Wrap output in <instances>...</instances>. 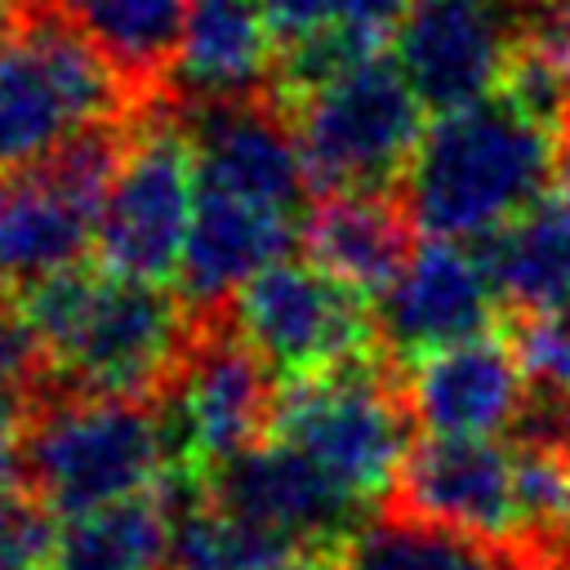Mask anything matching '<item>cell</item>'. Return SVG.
<instances>
[{
	"instance_id": "1",
	"label": "cell",
	"mask_w": 570,
	"mask_h": 570,
	"mask_svg": "<svg viewBox=\"0 0 570 570\" xmlns=\"http://www.w3.org/2000/svg\"><path fill=\"white\" fill-rule=\"evenodd\" d=\"M18 294L49 361V383L40 392L151 401L178 370L200 321L178 289L85 258Z\"/></svg>"
},
{
	"instance_id": "2",
	"label": "cell",
	"mask_w": 570,
	"mask_h": 570,
	"mask_svg": "<svg viewBox=\"0 0 570 570\" xmlns=\"http://www.w3.org/2000/svg\"><path fill=\"white\" fill-rule=\"evenodd\" d=\"M557 151V129L494 89L472 107L436 116L401 196L419 232L472 245L548 191Z\"/></svg>"
},
{
	"instance_id": "3",
	"label": "cell",
	"mask_w": 570,
	"mask_h": 570,
	"mask_svg": "<svg viewBox=\"0 0 570 570\" xmlns=\"http://www.w3.org/2000/svg\"><path fill=\"white\" fill-rule=\"evenodd\" d=\"M387 347L276 387L272 441L294 445L361 503L392 494L414 445V410Z\"/></svg>"
},
{
	"instance_id": "4",
	"label": "cell",
	"mask_w": 570,
	"mask_h": 570,
	"mask_svg": "<svg viewBox=\"0 0 570 570\" xmlns=\"http://www.w3.org/2000/svg\"><path fill=\"white\" fill-rule=\"evenodd\" d=\"M142 107L58 9L27 0L18 31L0 45V174L36 165L80 129L129 120Z\"/></svg>"
},
{
	"instance_id": "5",
	"label": "cell",
	"mask_w": 570,
	"mask_h": 570,
	"mask_svg": "<svg viewBox=\"0 0 570 570\" xmlns=\"http://www.w3.org/2000/svg\"><path fill=\"white\" fill-rule=\"evenodd\" d=\"M165 441L147 396L36 392L22 445V485L58 517L151 490Z\"/></svg>"
},
{
	"instance_id": "6",
	"label": "cell",
	"mask_w": 570,
	"mask_h": 570,
	"mask_svg": "<svg viewBox=\"0 0 570 570\" xmlns=\"http://www.w3.org/2000/svg\"><path fill=\"white\" fill-rule=\"evenodd\" d=\"M303 165L316 196L330 191H401L410 160L428 134L423 98L396 58H365L289 107Z\"/></svg>"
},
{
	"instance_id": "7",
	"label": "cell",
	"mask_w": 570,
	"mask_h": 570,
	"mask_svg": "<svg viewBox=\"0 0 570 570\" xmlns=\"http://www.w3.org/2000/svg\"><path fill=\"white\" fill-rule=\"evenodd\" d=\"M276 387V374L236 334L227 307L200 316L178 370L151 396L165 441V476L209 485L223 463L267 436Z\"/></svg>"
},
{
	"instance_id": "8",
	"label": "cell",
	"mask_w": 570,
	"mask_h": 570,
	"mask_svg": "<svg viewBox=\"0 0 570 570\" xmlns=\"http://www.w3.org/2000/svg\"><path fill=\"white\" fill-rule=\"evenodd\" d=\"M134 116L89 125L45 160L0 174V281L22 289L85 258Z\"/></svg>"
},
{
	"instance_id": "9",
	"label": "cell",
	"mask_w": 570,
	"mask_h": 570,
	"mask_svg": "<svg viewBox=\"0 0 570 570\" xmlns=\"http://www.w3.org/2000/svg\"><path fill=\"white\" fill-rule=\"evenodd\" d=\"M196 214V156L174 98L134 116L125 156L102 196L98 258L125 276L165 281L178 272Z\"/></svg>"
},
{
	"instance_id": "10",
	"label": "cell",
	"mask_w": 570,
	"mask_h": 570,
	"mask_svg": "<svg viewBox=\"0 0 570 570\" xmlns=\"http://www.w3.org/2000/svg\"><path fill=\"white\" fill-rule=\"evenodd\" d=\"M227 316L276 383L307 379L383 347L370 298L343 285L316 258L285 254L267 263L232 294Z\"/></svg>"
},
{
	"instance_id": "11",
	"label": "cell",
	"mask_w": 570,
	"mask_h": 570,
	"mask_svg": "<svg viewBox=\"0 0 570 570\" xmlns=\"http://www.w3.org/2000/svg\"><path fill=\"white\" fill-rule=\"evenodd\" d=\"M196 183L276 209L285 218L307 223L312 178L303 165V147L289 111L267 94L249 98H214V102H178Z\"/></svg>"
},
{
	"instance_id": "12",
	"label": "cell",
	"mask_w": 570,
	"mask_h": 570,
	"mask_svg": "<svg viewBox=\"0 0 570 570\" xmlns=\"http://www.w3.org/2000/svg\"><path fill=\"white\" fill-rule=\"evenodd\" d=\"M517 45L508 0H414L396 31V62L428 111L445 116L490 98Z\"/></svg>"
},
{
	"instance_id": "13",
	"label": "cell",
	"mask_w": 570,
	"mask_h": 570,
	"mask_svg": "<svg viewBox=\"0 0 570 570\" xmlns=\"http://www.w3.org/2000/svg\"><path fill=\"white\" fill-rule=\"evenodd\" d=\"M499 289L476 245L432 236L379 298V338L387 356L410 370L441 347L499 330Z\"/></svg>"
},
{
	"instance_id": "14",
	"label": "cell",
	"mask_w": 570,
	"mask_h": 570,
	"mask_svg": "<svg viewBox=\"0 0 570 570\" xmlns=\"http://www.w3.org/2000/svg\"><path fill=\"white\" fill-rule=\"evenodd\" d=\"M383 503L525 548L517 445H494L490 436H423V441H414L401 463V476Z\"/></svg>"
},
{
	"instance_id": "15",
	"label": "cell",
	"mask_w": 570,
	"mask_h": 570,
	"mask_svg": "<svg viewBox=\"0 0 570 570\" xmlns=\"http://www.w3.org/2000/svg\"><path fill=\"white\" fill-rule=\"evenodd\" d=\"M205 490L227 512L294 539L303 552H338L370 508L285 441L249 445L223 463Z\"/></svg>"
},
{
	"instance_id": "16",
	"label": "cell",
	"mask_w": 570,
	"mask_h": 570,
	"mask_svg": "<svg viewBox=\"0 0 570 570\" xmlns=\"http://www.w3.org/2000/svg\"><path fill=\"white\" fill-rule=\"evenodd\" d=\"M521 392V361L499 330L441 347L405 370V396L428 436H494L512 428Z\"/></svg>"
},
{
	"instance_id": "17",
	"label": "cell",
	"mask_w": 570,
	"mask_h": 570,
	"mask_svg": "<svg viewBox=\"0 0 570 570\" xmlns=\"http://www.w3.org/2000/svg\"><path fill=\"white\" fill-rule=\"evenodd\" d=\"M298 236H303L298 218H285L276 209L196 183V214L178 263V294L196 316L223 312L232 294L254 272L285 258Z\"/></svg>"
},
{
	"instance_id": "18",
	"label": "cell",
	"mask_w": 570,
	"mask_h": 570,
	"mask_svg": "<svg viewBox=\"0 0 570 570\" xmlns=\"http://www.w3.org/2000/svg\"><path fill=\"white\" fill-rule=\"evenodd\" d=\"M414 218L401 191H330L303 223V249L343 285L383 298L414 258Z\"/></svg>"
},
{
	"instance_id": "19",
	"label": "cell",
	"mask_w": 570,
	"mask_h": 570,
	"mask_svg": "<svg viewBox=\"0 0 570 570\" xmlns=\"http://www.w3.org/2000/svg\"><path fill=\"white\" fill-rule=\"evenodd\" d=\"M276 71V36L258 0H196L165 98L214 102L267 94Z\"/></svg>"
},
{
	"instance_id": "20",
	"label": "cell",
	"mask_w": 570,
	"mask_h": 570,
	"mask_svg": "<svg viewBox=\"0 0 570 570\" xmlns=\"http://www.w3.org/2000/svg\"><path fill=\"white\" fill-rule=\"evenodd\" d=\"M472 245L508 312L570 303V200L557 187L534 196L517 218Z\"/></svg>"
},
{
	"instance_id": "21",
	"label": "cell",
	"mask_w": 570,
	"mask_h": 570,
	"mask_svg": "<svg viewBox=\"0 0 570 570\" xmlns=\"http://www.w3.org/2000/svg\"><path fill=\"white\" fill-rule=\"evenodd\" d=\"M58 9L120 76L151 102L165 98L196 0H40Z\"/></svg>"
},
{
	"instance_id": "22",
	"label": "cell",
	"mask_w": 570,
	"mask_h": 570,
	"mask_svg": "<svg viewBox=\"0 0 570 570\" xmlns=\"http://www.w3.org/2000/svg\"><path fill=\"white\" fill-rule=\"evenodd\" d=\"M338 570H530V548L387 508L338 548Z\"/></svg>"
},
{
	"instance_id": "23",
	"label": "cell",
	"mask_w": 570,
	"mask_h": 570,
	"mask_svg": "<svg viewBox=\"0 0 570 570\" xmlns=\"http://www.w3.org/2000/svg\"><path fill=\"white\" fill-rule=\"evenodd\" d=\"M169 503V570H285L303 548L209 499L205 481L160 476Z\"/></svg>"
},
{
	"instance_id": "24",
	"label": "cell",
	"mask_w": 570,
	"mask_h": 570,
	"mask_svg": "<svg viewBox=\"0 0 570 570\" xmlns=\"http://www.w3.org/2000/svg\"><path fill=\"white\" fill-rule=\"evenodd\" d=\"M49 570H169V503L151 485L142 494L71 512L53 530Z\"/></svg>"
},
{
	"instance_id": "25",
	"label": "cell",
	"mask_w": 570,
	"mask_h": 570,
	"mask_svg": "<svg viewBox=\"0 0 570 570\" xmlns=\"http://www.w3.org/2000/svg\"><path fill=\"white\" fill-rule=\"evenodd\" d=\"M258 4L267 13L276 49L316 31H352L383 49L414 9V0H258Z\"/></svg>"
},
{
	"instance_id": "26",
	"label": "cell",
	"mask_w": 570,
	"mask_h": 570,
	"mask_svg": "<svg viewBox=\"0 0 570 570\" xmlns=\"http://www.w3.org/2000/svg\"><path fill=\"white\" fill-rule=\"evenodd\" d=\"M512 352L525 383L570 387V303L543 312H512Z\"/></svg>"
},
{
	"instance_id": "27",
	"label": "cell",
	"mask_w": 570,
	"mask_h": 570,
	"mask_svg": "<svg viewBox=\"0 0 570 570\" xmlns=\"http://www.w3.org/2000/svg\"><path fill=\"white\" fill-rule=\"evenodd\" d=\"M49 508L22 481H0V570H36L49 561Z\"/></svg>"
},
{
	"instance_id": "28",
	"label": "cell",
	"mask_w": 570,
	"mask_h": 570,
	"mask_svg": "<svg viewBox=\"0 0 570 570\" xmlns=\"http://www.w3.org/2000/svg\"><path fill=\"white\" fill-rule=\"evenodd\" d=\"M49 383V361L40 330L22 303V294L0 289V387L36 396Z\"/></svg>"
},
{
	"instance_id": "29",
	"label": "cell",
	"mask_w": 570,
	"mask_h": 570,
	"mask_svg": "<svg viewBox=\"0 0 570 570\" xmlns=\"http://www.w3.org/2000/svg\"><path fill=\"white\" fill-rule=\"evenodd\" d=\"M27 419H31V396L0 387V481L22 476V445H27Z\"/></svg>"
},
{
	"instance_id": "30",
	"label": "cell",
	"mask_w": 570,
	"mask_h": 570,
	"mask_svg": "<svg viewBox=\"0 0 570 570\" xmlns=\"http://www.w3.org/2000/svg\"><path fill=\"white\" fill-rule=\"evenodd\" d=\"M530 570H570V534H557L543 548H530Z\"/></svg>"
},
{
	"instance_id": "31",
	"label": "cell",
	"mask_w": 570,
	"mask_h": 570,
	"mask_svg": "<svg viewBox=\"0 0 570 570\" xmlns=\"http://www.w3.org/2000/svg\"><path fill=\"white\" fill-rule=\"evenodd\" d=\"M285 570H338V566H334V552H303V557L289 561Z\"/></svg>"
},
{
	"instance_id": "32",
	"label": "cell",
	"mask_w": 570,
	"mask_h": 570,
	"mask_svg": "<svg viewBox=\"0 0 570 570\" xmlns=\"http://www.w3.org/2000/svg\"><path fill=\"white\" fill-rule=\"evenodd\" d=\"M552 187L570 200V147L566 151H557V169H552Z\"/></svg>"
},
{
	"instance_id": "33",
	"label": "cell",
	"mask_w": 570,
	"mask_h": 570,
	"mask_svg": "<svg viewBox=\"0 0 570 570\" xmlns=\"http://www.w3.org/2000/svg\"><path fill=\"white\" fill-rule=\"evenodd\" d=\"M561 129H566V134H570V98H566V125H561Z\"/></svg>"
},
{
	"instance_id": "34",
	"label": "cell",
	"mask_w": 570,
	"mask_h": 570,
	"mask_svg": "<svg viewBox=\"0 0 570 570\" xmlns=\"http://www.w3.org/2000/svg\"><path fill=\"white\" fill-rule=\"evenodd\" d=\"M566 534H570V503H566Z\"/></svg>"
},
{
	"instance_id": "35",
	"label": "cell",
	"mask_w": 570,
	"mask_h": 570,
	"mask_svg": "<svg viewBox=\"0 0 570 570\" xmlns=\"http://www.w3.org/2000/svg\"><path fill=\"white\" fill-rule=\"evenodd\" d=\"M508 4H517V0H508Z\"/></svg>"
}]
</instances>
